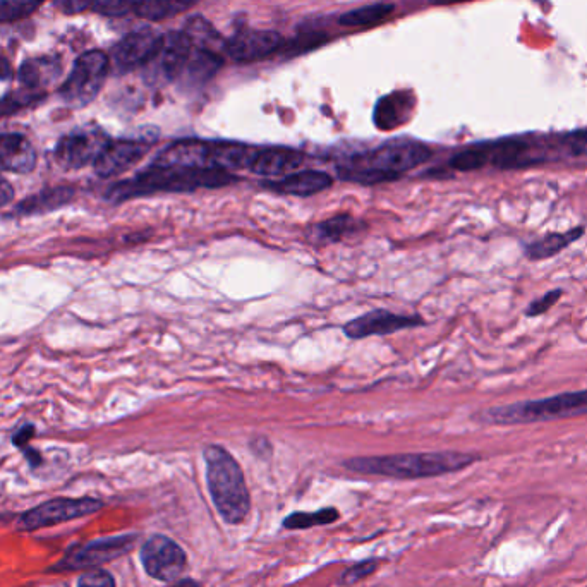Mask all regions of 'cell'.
<instances>
[{
    "label": "cell",
    "mask_w": 587,
    "mask_h": 587,
    "mask_svg": "<svg viewBox=\"0 0 587 587\" xmlns=\"http://www.w3.org/2000/svg\"><path fill=\"white\" fill-rule=\"evenodd\" d=\"M237 181L239 177L225 170L152 164L131 179L114 184L107 191V200L121 203L158 193H189L196 189L224 188Z\"/></svg>",
    "instance_id": "1"
},
{
    "label": "cell",
    "mask_w": 587,
    "mask_h": 587,
    "mask_svg": "<svg viewBox=\"0 0 587 587\" xmlns=\"http://www.w3.org/2000/svg\"><path fill=\"white\" fill-rule=\"evenodd\" d=\"M481 457L457 450L419 452V454L376 455L345 460L344 467L364 476H383L392 479L438 478L459 473L473 466Z\"/></svg>",
    "instance_id": "2"
},
{
    "label": "cell",
    "mask_w": 587,
    "mask_h": 587,
    "mask_svg": "<svg viewBox=\"0 0 587 587\" xmlns=\"http://www.w3.org/2000/svg\"><path fill=\"white\" fill-rule=\"evenodd\" d=\"M203 459L206 483L218 514L230 526L241 524L251 510V497L239 462L220 445H208Z\"/></svg>",
    "instance_id": "3"
},
{
    "label": "cell",
    "mask_w": 587,
    "mask_h": 587,
    "mask_svg": "<svg viewBox=\"0 0 587 587\" xmlns=\"http://www.w3.org/2000/svg\"><path fill=\"white\" fill-rule=\"evenodd\" d=\"M587 414V388L579 392L545 397V399L524 400L509 406H498L479 412L476 419L495 426L543 423L555 419L577 418Z\"/></svg>",
    "instance_id": "4"
},
{
    "label": "cell",
    "mask_w": 587,
    "mask_h": 587,
    "mask_svg": "<svg viewBox=\"0 0 587 587\" xmlns=\"http://www.w3.org/2000/svg\"><path fill=\"white\" fill-rule=\"evenodd\" d=\"M431 158V150L423 143L416 141H394L378 146L371 152L351 158L344 169L375 170L380 174L400 179L409 170L416 169Z\"/></svg>",
    "instance_id": "5"
},
{
    "label": "cell",
    "mask_w": 587,
    "mask_h": 587,
    "mask_svg": "<svg viewBox=\"0 0 587 587\" xmlns=\"http://www.w3.org/2000/svg\"><path fill=\"white\" fill-rule=\"evenodd\" d=\"M109 67V57L103 52L93 50L81 55L78 61L74 62L73 71L66 83L62 85L61 97L64 98V102L73 107L88 105L97 97L98 91L102 90Z\"/></svg>",
    "instance_id": "6"
},
{
    "label": "cell",
    "mask_w": 587,
    "mask_h": 587,
    "mask_svg": "<svg viewBox=\"0 0 587 587\" xmlns=\"http://www.w3.org/2000/svg\"><path fill=\"white\" fill-rule=\"evenodd\" d=\"M138 539H140L138 534H122V536L97 539L86 545L73 546L50 570L73 572V570L97 569L98 565L128 555L129 551H133Z\"/></svg>",
    "instance_id": "7"
},
{
    "label": "cell",
    "mask_w": 587,
    "mask_h": 587,
    "mask_svg": "<svg viewBox=\"0 0 587 587\" xmlns=\"http://www.w3.org/2000/svg\"><path fill=\"white\" fill-rule=\"evenodd\" d=\"M103 502L97 498H54L49 502L28 510L19 517L18 529L25 533H33L38 529L57 526L64 522L81 519L86 515L95 514L102 509Z\"/></svg>",
    "instance_id": "8"
},
{
    "label": "cell",
    "mask_w": 587,
    "mask_h": 587,
    "mask_svg": "<svg viewBox=\"0 0 587 587\" xmlns=\"http://www.w3.org/2000/svg\"><path fill=\"white\" fill-rule=\"evenodd\" d=\"M141 562L146 574L162 582L179 581L188 569L186 551L174 539L155 534L141 548Z\"/></svg>",
    "instance_id": "9"
},
{
    "label": "cell",
    "mask_w": 587,
    "mask_h": 587,
    "mask_svg": "<svg viewBox=\"0 0 587 587\" xmlns=\"http://www.w3.org/2000/svg\"><path fill=\"white\" fill-rule=\"evenodd\" d=\"M100 129H78L66 134L55 148V158L64 169H83L93 165L109 143Z\"/></svg>",
    "instance_id": "10"
},
{
    "label": "cell",
    "mask_w": 587,
    "mask_h": 587,
    "mask_svg": "<svg viewBox=\"0 0 587 587\" xmlns=\"http://www.w3.org/2000/svg\"><path fill=\"white\" fill-rule=\"evenodd\" d=\"M162 40L164 35L153 28H141L129 33L128 37L122 38L114 49L112 54L114 66L121 73H128L136 67L148 66L157 55Z\"/></svg>",
    "instance_id": "11"
},
{
    "label": "cell",
    "mask_w": 587,
    "mask_h": 587,
    "mask_svg": "<svg viewBox=\"0 0 587 587\" xmlns=\"http://www.w3.org/2000/svg\"><path fill=\"white\" fill-rule=\"evenodd\" d=\"M423 323V318L418 315H397L387 309H375L349 321L347 325H344V333L349 339H368L375 335L382 337V335H390L400 330H409Z\"/></svg>",
    "instance_id": "12"
},
{
    "label": "cell",
    "mask_w": 587,
    "mask_h": 587,
    "mask_svg": "<svg viewBox=\"0 0 587 587\" xmlns=\"http://www.w3.org/2000/svg\"><path fill=\"white\" fill-rule=\"evenodd\" d=\"M284 38L277 31L244 30L225 42V50L236 62H258L282 49Z\"/></svg>",
    "instance_id": "13"
},
{
    "label": "cell",
    "mask_w": 587,
    "mask_h": 587,
    "mask_svg": "<svg viewBox=\"0 0 587 587\" xmlns=\"http://www.w3.org/2000/svg\"><path fill=\"white\" fill-rule=\"evenodd\" d=\"M152 145L140 140L109 141L103 148L93 169L103 179L121 176L122 172L133 169L134 165L143 160L146 153L150 152Z\"/></svg>",
    "instance_id": "14"
},
{
    "label": "cell",
    "mask_w": 587,
    "mask_h": 587,
    "mask_svg": "<svg viewBox=\"0 0 587 587\" xmlns=\"http://www.w3.org/2000/svg\"><path fill=\"white\" fill-rule=\"evenodd\" d=\"M193 50L194 43L186 35V31H174L170 35H164L157 55L148 66L153 67V73L157 78L176 81Z\"/></svg>",
    "instance_id": "15"
},
{
    "label": "cell",
    "mask_w": 587,
    "mask_h": 587,
    "mask_svg": "<svg viewBox=\"0 0 587 587\" xmlns=\"http://www.w3.org/2000/svg\"><path fill=\"white\" fill-rule=\"evenodd\" d=\"M488 165L500 170L524 169L545 162L541 153L534 152V146L521 138L485 143Z\"/></svg>",
    "instance_id": "16"
},
{
    "label": "cell",
    "mask_w": 587,
    "mask_h": 587,
    "mask_svg": "<svg viewBox=\"0 0 587 587\" xmlns=\"http://www.w3.org/2000/svg\"><path fill=\"white\" fill-rule=\"evenodd\" d=\"M263 188L270 189L273 193L285 194V196H315L323 193L333 186V177L321 170H296L289 176L280 179H267L261 182Z\"/></svg>",
    "instance_id": "17"
},
{
    "label": "cell",
    "mask_w": 587,
    "mask_h": 587,
    "mask_svg": "<svg viewBox=\"0 0 587 587\" xmlns=\"http://www.w3.org/2000/svg\"><path fill=\"white\" fill-rule=\"evenodd\" d=\"M303 164V153L292 148H258L249 172L267 179H280L296 172Z\"/></svg>",
    "instance_id": "18"
},
{
    "label": "cell",
    "mask_w": 587,
    "mask_h": 587,
    "mask_svg": "<svg viewBox=\"0 0 587 587\" xmlns=\"http://www.w3.org/2000/svg\"><path fill=\"white\" fill-rule=\"evenodd\" d=\"M37 165V152L23 134H0V169L28 174Z\"/></svg>",
    "instance_id": "19"
},
{
    "label": "cell",
    "mask_w": 587,
    "mask_h": 587,
    "mask_svg": "<svg viewBox=\"0 0 587 587\" xmlns=\"http://www.w3.org/2000/svg\"><path fill=\"white\" fill-rule=\"evenodd\" d=\"M224 64V59L210 49H201L194 47L193 52L189 55L186 66L182 67L179 74V81L186 88H198L205 85L206 81L217 74L218 69Z\"/></svg>",
    "instance_id": "20"
},
{
    "label": "cell",
    "mask_w": 587,
    "mask_h": 587,
    "mask_svg": "<svg viewBox=\"0 0 587 587\" xmlns=\"http://www.w3.org/2000/svg\"><path fill=\"white\" fill-rule=\"evenodd\" d=\"M62 73L61 62L54 57H37L25 62L19 69V79L23 85L31 90L40 91L52 81L59 78Z\"/></svg>",
    "instance_id": "21"
},
{
    "label": "cell",
    "mask_w": 587,
    "mask_h": 587,
    "mask_svg": "<svg viewBox=\"0 0 587 587\" xmlns=\"http://www.w3.org/2000/svg\"><path fill=\"white\" fill-rule=\"evenodd\" d=\"M582 234H584L582 227L570 229L567 232H551V234H546L538 241L527 244L526 256L529 260L534 261L553 258L558 253H562L563 249L569 248L570 244L575 243Z\"/></svg>",
    "instance_id": "22"
},
{
    "label": "cell",
    "mask_w": 587,
    "mask_h": 587,
    "mask_svg": "<svg viewBox=\"0 0 587 587\" xmlns=\"http://www.w3.org/2000/svg\"><path fill=\"white\" fill-rule=\"evenodd\" d=\"M198 0H136L134 13L148 21H164L186 13Z\"/></svg>",
    "instance_id": "23"
},
{
    "label": "cell",
    "mask_w": 587,
    "mask_h": 587,
    "mask_svg": "<svg viewBox=\"0 0 587 587\" xmlns=\"http://www.w3.org/2000/svg\"><path fill=\"white\" fill-rule=\"evenodd\" d=\"M392 13H394L392 4H371V6L358 7L349 13L342 14L339 23L347 28H363V26L382 23Z\"/></svg>",
    "instance_id": "24"
},
{
    "label": "cell",
    "mask_w": 587,
    "mask_h": 587,
    "mask_svg": "<svg viewBox=\"0 0 587 587\" xmlns=\"http://www.w3.org/2000/svg\"><path fill=\"white\" fill-rule=\"evenodd\" d=\"M361 227L363 224L351 215H337V217L328 218L321 224H316L313 236L320 241H340L342 237L356 234Z\"/></svg>",
    "instance_id": "25"
},
{
    "label": "cell",
    "mask_w": 587,
    "mask_h": 587,
    "mask_svg": "<svg viewBox=\"0 0 587 587\" xmlns=\"http://www.w3.org/2000/svg\"><path fill=\"white\" fill-rule=\"evenodd\" d=\"M340 519L339 510L328 507V509L316 510V512H296L287 515L284 519L285 529H311L316 526H327Z\"/></svg>",
    "instance_id": "26"
},
{
    "label": "cell",
    "mask_w": 587,
    "mask_h": 587,
    "mask_svg": "<svg viewBox=\"0 0 587 587\" xmlns=\"http://www.w3.org/2000/svg\"><path fill=\"white\" fill-rule=\"evenodd\" d=\"M406 109L407 105L404 98H383L375 110V122L378 124V128H382L383 131H388V129H394L400 126L404 122V112H406Z\"/></svg>",
    "instance_id": "27"
},
{
    "label": "cell",
    "mask_w": 587,
    "mask_h": 587,
    "mask_svg": "<svg viewBox=\"0 0 587 587\" xmlns=\"http://www.w3.org/2000/svg\"><path fill=\"white\" fill-rule=\"evenodd\" d=\"M448 165L459 172H473V170L485 169L488 167V152H486V145L469 146L462 152L455 153L454 157L450 158Z\"/></svg>",
    "instance_id": "28"
},
{
    "label": "cell",
    "mask_w": 587,
    "mask_h": 587,
    "mask_svg": "<svg viewBox=\"0 0 587 587\" xmlns=\"http://www.w3.org/2000/svg\"><path fill=\"white\" fill-rule=\"evenodd\" d=\"M45 0H0V23H14L28 18Z\"/></svg>",
    "instance_id": "29"
},
{
    "label": "cell",
    "mask_w": 587,
    "mask_h": 587,
    "mask_svg": "<svg viewBox=\"0 0 587 587\" xmlns=\"http://www.w3.org/2000/svg\"><path fill=\"white\" fill-rule=\"evenodd\" d=\"M40 95H42L40 91L31 90V88H26V90L11 93V95H7L4 100H0V114L14 112V110L21 109V107H28L30 103L38 100Z\"/></svg>",
    "instance_id": "30"
},
{
    "label": "cell",
    "mask_w": 587,
    "mask_h": 587,
    "mask_svg": "<svg viewBox=\"0 0 587 587\" xmlns=\"http://www.w3.org/2000/svg\"><path fill=\"white\" fill-rule=\"evenodd\" d=\"M376 569H378V562L376 560H366V562L356 563V565H352V567L345 570L342 577H340V582L345 584V586L358 584L359 581L370 577Z\"/></svg>",
    "instance_id": "31"
},
{
    "label": "cell",
    "mask_w": 587,
    "mask_h": 587,
    "mask_svg": "<svg viewBox=\"0 0 587 587\" xmlns=\"http://www.w3.org/2000/svg\"><path fill=\"white\" fill-rule=\"evenodd\" d=\"M136 0H97L93 11L103 16H124L129 11H134Z\"/></svg>",
    "instance_id": "32"
},
{
    "label": "cell",
    "mask_w": 587,
    "mask_h": 587,
    "mask_svg": "<svg viewBox=\"0 0 587 587\" xmlns=\"http://www.w3.org/2000/svg\"><path fill=\"white\" fill-rule=\"evenodd\" d=\"M560 145L565 148V152L574 155V157L587 155V129L563 134L562 140H560Z\"/></svg>",
    "instance_id": "33"
},
{
    "label": "cell",
    "mask_w": 587,
    "mask_h": 587,
    "mask_svg": "<svg viewBox=\"0 0 587 587\" xmlns=\"http://www.w3.org/2000/svg\"><path fill=\"white\" fill-rule=\"evenodd\" d=\"M562 294L563 292L560 291V289H557V291L546 292V294H543V296L538 297L536 301H533V303L527 306L526 315H545L548 309L553 308V306H555V304H557L558 301H560V297H562Z\"/></svg>",
    "instance_id": "34"
},
{
    "label": "cell",
    "mask_w": 587,
    "mask_h": 587,
    "mask_svg": "<svg viewBox=\"0 0 587 587\" xmlns=\"http://www.w3.org/2000/svg\"><path fill=\"white\" fill-rule=\"evenodd\" d=\"M78 587H115V581L107 570L95 569L79 577Z\"/></svg>",
    "instance_id": "35"
},
{
    "label": "cell",
    "mask_w": 587,
    "mask_h": 587,
    "mask_svg": "<svg viewBox=\"0 0 587 587\" xmlns=\"http://www.w3.org/2000/svg\"><path fill=\"white\" fill-rule=\"evenodd\" d=\"M97 0H55V6L61 9L62 13L78 14L85 11H93Z\"/></svg>",
    "instance_id": "36"
},
{
    "label": "cell",
    "mask_w": 587,
    "mask_h": 587,
    "mask_svg": "<svg viewBox=\"0 0 587 587\" xmlns=\"http://www.w3.org/2000/svg\"><path fill=\"white\" fill-rule=\"evenodd\" d=\"M14 198V189L9 182L0 176V208L6 206L7 203H11Z\"/></svg>",
    "instance_id": "37"
},
{
    "label": "cell",
    "mask_w": 587,
    "mask_h": 587,
    "mask_svg": "<svg viewBox=\"0 0 587 587\" xmlns=\"http://www.w3.org/2000/svg\"><path fill=\"white\" fill-rule=\"evenodd\" d=\"M33 426H25L23 430L19 431L18 435L14 436V443L18 445V447L25 448V445H28L30 442L31 436H33Z\"/></svg>",
    "instance_id": "38"
},
{
    "label": "cell",
    "mask_w": 587,
    "mask_h": 587,
    "mask_svg": "<svg viewBox=\"0 0 587 587\" xmlns=\"http://www.w3.org/2000/svg\"><path fill=\"white\" fill-rule=\"evenodd\" d=\"M13 76V67L9 64L6 57L0 55V79H7Z\"/></svg>",
    "instance_id": "39"
},
{
    "label": "cell",
    "mask_w": 587,
    "mask_h": 587,
    "mask_svg": "<svg viewBox=\"0 0 587 587\" xmlns=\"http://www.w3.org/2000/svg\"><path fill=\"white\" fill-rule=\"evenodd\" d=\"M430 2L435 6H454V4H464V2H471V0H430Z\"/></svg>",
    "instance_id": "40"
},
{
    "label": "cell",
    "mask_w": 587,
    "mask_h": 587,
    "mask_svg": "<svg viewBox=\"0 0 587 587\" xmlns=\"http://www.w3.org/2000/svg\"><path fill=\"white\" fill-rule=\"evenodd\" d=\"M170 587H200V584L193 581V579H181V581H177L176 584H172Z\"/></svg>",
    "instance_id": "41"
}]
</instances>
